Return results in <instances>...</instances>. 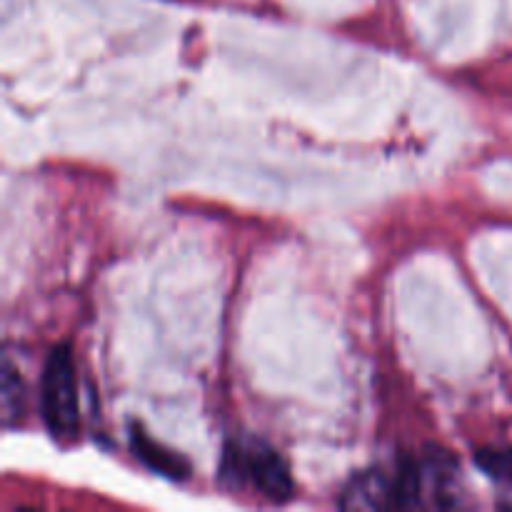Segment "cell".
I'll return each instance as SVG.
<instances>
[{"label":"cell","mask_w":512,"mask_h":512,"mask_svg":"<svg viewBox=\"0 0 512 512\" xmlns=\"http://www.w3.org/2000/svg\"><path fill=\"white\" fill-rule=\"evenodd\" d=\"M475 460H478L480 468H483L493 480L512 483V450L485 448V450H478Z\"/></svg>","instance_id":"cell-6"},{"label":"cell","mask_w":512,"mask_h":512,"mask_svg":"<svg viewBox=\"0 0 512 512\" xmlns=\"http://www.w3.org/2000/svg\"><path fill=\"white\" fill-rule=\"evenodd\" d=\"M40 415L48 433L58 443H70L78 438L80 410L68 345H55L45 360L43 378H40Z\"/></svg>","instance_id":"cell-2"},{"label":"cell","mask_w":512,"mask_h":512,"mask_svg":"<svg viewBox=\"0 0 512 512\" xmlns=\"http://www.w3.org/2000/svg\"><path fill=\"white\" fill-rule=\"evenodd\" d=\"M343 508L353 510H383L395 508V480L393 473L385 470H365V473L355 475L343 490L340 498Z\"/></svg>","instance_id":"cell-3"},{"label":"cell","mask_w":512,"mask_h":512,"mask_svg":"<svg viewBox=\"0 0 512 512\" xmlns=\"http://www.w3.org/2000/svg\"><path fill=\"white\" fill-rule=\"evenodd\" d=\"M130 445H133L135 458L143 460V463L148 465L150 470H155L158 475H165V478L170 480L188 478V463H185L178 453H173V450L163 448V445L155 443L153 438H148L143 428H133V433H130Z\"/></svg>","instance_id":"cell-4"},{"label":"cell","mask_w":512,"mask_h":512,"mask_svg":"<svg viewBox=\"0 0 512 512\" xmlns=\"http://www.w3.org/2000/svg\"><path fill=\"white\" fill-rule=\"evenodd\" d=\"M23 415V383L18 380L10 363L3 368V418L5 425H13Z\"/></svg>","instance_id":"cell-5"},{"label":"cell","mask_w":512,"mask_h":512,"mask_svg":"<svg viewBox=\"0 0 512 512\" xmlns=\"http://www.w3.org/2000/svg\"><path fill=\"white\" fill-rule=\"evenodd\" d=\"M220 475L225 483L250 485L273 503H283L293 495V478L283 455L263 440L240 438L230 443Z\"/></svg>","instance_id":"cell-1"}]
</instances>
